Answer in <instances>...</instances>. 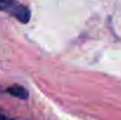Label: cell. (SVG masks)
<instances>
[{
    "label": "cell",
    "mask_w": 121,
    "mask_h": 120,
    "mask_svg": "<svg viewBox=\"0 0 121 120\" xmlns=\"http://www.w3.org/2000/svg\"><path fill=\"white\" fill-rule=\"evenodd\" d=\"M0 11L9 13L12 17H14L17 20H19L22 24L30 21L31 17L30 9L22 4L17 2L15 0H0Z\"/></svg>",
    "instance_id": "cell-1"
},
{
    "label": "cell",
    "mask_w": 121,
    "mask_h": 120,
    "mask_svg": "<svg viewBox=\"0 0 121 120\" xmlns=\"http://www.w3.org/2000/svg\"><path fill=\"white\" fill-rule=\"evenodd\" d=\"M7 93H9L11 95L19 98V99H27L28 98V92L25 87L20 86V85H13L11 87L7 88Z\"/></svg>",
    "instance_id": "cell-2"
}]
</instances>
